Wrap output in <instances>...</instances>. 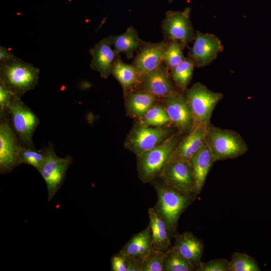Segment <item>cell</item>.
Here are the masks:
<instances>
[{
    "mask_svg": "<svg viewBox=\"0 0 271 271\" xmlns=\"http://www.w3.org/2000/svg\"><path fill=\"white\" fill-rule=\"evenodd\" d=\"M156 191L157 201L153 207L163 220L171 239L177 233L179 220L182 214L195 201L198 194L185 193L162 181L151 182Z\"/></svg>",
    "mask_w": 271,
    "mask_h": 271,
    "instance_id": "obj_1",
    "label": "cell"
},
{
    "mask_svg": "<svg viewBox=\"0 0 271 271\" xmlns=\"http://www.w3.org/2000/svg\"><path fill=\"white\" fill-rule=\"evenodd\" d=\"M39 74L38 67L16 56L0 62V82L18 98L36 87Z\"/></svg>",
    "mask_w": 271,
    "mask_h": 271,
    "instance_id": "obj_2",
    "label": "cell"
},
{
    "mask_svg": "<svg viewBox=\"0 0 271 271\" xmlns=\"http://www.w3.org/2000/svg\"><path fill=\"white\" fill-rule=\"evenodd\" d=\"M204 143L214 163L237 158L248 150L246 143L237 131L211 123L207 126Z\"/></svg>",
    "mask_w": 271,
    "mask_h": 271,
    "instance_id": "obj_3",
    "label": "cell"
},
{
    "mask_svg": "<svg viewBox=\"0 0 271 271\" xmlns=\"http://www.w3.org/2000/svg\"><path fill=\"white\" fill-rule=\"evenodd\" d=\"M182 134L177 131L164 143L137 156L138 177L142 183H151L159 177Z\"/></svg>",
    "mask_w": 271,
    "mask_h": 271,
    "instance_id": "obj_4",
    "label": "cell"
},
{
    "mask_svg": "<svg viewBox=\"0 0 271 271\" xmlns=\"http://www.w3.org/2000/svg\"><path fill=\"white\" fill-rule=\"evenodd\" d=\"M177 131L175 127L168 125L152 126L139 122L128 133L124 148L137 156L164 143Z\"/></svg>",
    "mask_w": 271,
    "mask_h": 271,
    "instance_id": "obj_5",
    "label": "cell"
},
{
    "mask_svg": "<svg viewBox=\"0 0 271 271\" xmlns=\"http://www.w3.org/2000/svg\"><path fill=\"white\" fill-rule=\"evenodd\" d=\"M186 97L192 113L194 125L208 126L213 111L223 94L212 91L202 83L196 82L187 89Z\"/></svg>",
    "mask_w": 271,
    "mask_h": 271,
    "instance_id": "obj_6",
    "label": "cell"
},
{
    "mask_svg": "<svg viewBox=\"0 0 271 271\" xmlns=\"http://www.w3.org/2000/svg\"><path fill=\"white\" fill-rule=\"evenodd\" d=\"M42 150L45 159L38 171L46 183L48 200L50 201L62 186L66 172L72 163L73 158L70 156L65 158L58 157L51 143Z\"/></svg>",
    "mask_w": 271,
    "mask_h": 271,
    "instance_id": "obj_7",
    "label": "cell"
},
{
    "mask_svg": "<svg viewBox=\"0 0 271 271\" xmlns=\"http://www.w3.org/2000/svg\"><path fill=\"white\" fill-rule=\"evenodd\" d=\"M9 118L15 132L23 146L35 149L33 134L40 119L20 98L15 97L9 110Z\"/></svg>",
    "mask_w": 271,
    "mask_h": 271,
    "instance_id": "obj_8",
    "label": "cell"
},
{
    "mask_svg": "<svg viewBox=\"0 0 271 271\" xmlns=\"http://www.w3.org/2000/svg\"><path fill=\"white\" fill-rule=\"evenodd\" d=\"M23 145L15 132L8 114L0 116V173H10L21 165L20 152Z\"/></svg>",
    "mask_w": 271,
    "mask_h": 271,
    "instance_id": "obj_9",
    "label": "cell"
},
{
    "mask_svg": "<svg viewBox=\"0 0 271 271\" xmlns=\"http://www.w3.org/2000/svg\"><path fill=\"white\" fill-rule=\"evenodd\" d=\"M159 177L166 184L182 192L196 193L193 172L189 161L171 156Z\"/></svg>",
    "mask_w": 271,
    "mask_h": 271,
    "instance_id": "obj_10",
    "label": "cell"
},
{
    "mask_svg": "<svg viewBox=\"0 0 271 271\" xmlns=\"http://www.w3.org/2000/svg\"><path fill=\"white\" fill-rule=\"evenodd\" d=\"M163 106L171 122L178 131L188 133L194 126V119L186 96L178 92L163 98Z\"/></svg>",
    "mask_w": 271,
    "mask_h": 271,
    "instance_id": "obj_11",
    "label": "cell"
},
{
    "mask_svg": "<svg viewBox=\"0 0 271 271\" xmlns=\"http://www.w3.org/2000/svg\"><path fill=\"white\" fill-rule=\"evenodd\" d=\"M223 50V46L216 36L197 31L189 56L194 61L195 66L201 67L212 62Z\"/></svg>",
    "mask_w": 271,
    "mask_h": 271,
    "instance_id": "obj_12",
    "label": "cell"
},
{
    "mask_svg": "<svg viewBox=\"0 0 271 271\" xmlns=\"http://www.w3.org/2000/svg\"><path fill=\"white\" fill-rule=\"evenodd\" d=\"M189 14L188 9L183 12H169L162 25L164 34L171 40L178 41L184 46L195 38Z\"/></svg>",
    "mask_w": 271,
    "mask_h": 271,
    "instance_id": "obj_13",
    "label": "cell"
},
{
    "mask_svg": "<svg viewBox=\"0 0 271 271\" xmlns=\"http://www.w3.org/2000/svg\"><path fill=\"white\" fill-rule=\"evenodd\" d=\"M167 47V43L161 42L148 43L142 47L133 61L140 79L162 64Z\"/></svg>",
    "mask_w": 271,
    "mask_h": 271,
    "instance_id": "obj_14",
    "label": "cell"
},
{
    "mask_svg": "<svg viewBox=\"0 0 271 271\" xmlns=\"http://www.w3.org/2000/svg\"><path fill=\"white\" fill-rule=\"evenodd\" d=\"M173 239V247L196 269L202 261L204 250L202 240L190 231L177 232Z\"/></svg>",
    "mask_w": 271,
    "mask_h": 271,
    "instance_id": "obj_15",
    "label": "cell"
},
{
    "mask_svg": "<svg viewBox=\"0 0 271 271\" xmlns=\"http://www.w3.org/2000/svg\"><path fill=\"white\" fill-rule=\"evenodd\" d=\"M140 83L142 91L151 93L157 97L165 98L176 92L166 68L162 64L141 78Z\"/></svg>",
    "mask_w": 271,
    "mask_h": 271,
    "instance_id": "obj_16",
    "label": "cell"
},
{
    "mask_svg": "<svg viewBox=\"0 0 271 271\" xmlns=\"http://www.w3.org/2000/svg\"><path fill=\"white\" fill-rule=\"evenodd\" d=\"M111 44L107 38L101 40L89 53L92 57L90 68L98 72L101 78L106 79L111 74L112 65L118 54L111 48Z\"/></svg>",
    "mask_w": 271,
    "mask_h": 271,
    "instance_id": "obj_17",
    "label": "cell"
},
{
    "mask_svg": "<svg viewBox=\"0 0 271 271\" xmlns=\"http://www.w3.org/2000/svg\"><path fill=\"white\" fill-rule=\"evenodd\" d=\"M207 126L194 125L192 130L180 140L171 157L190 162L204 142Z\"/></svg>",
    "mask_w": 271,
    "mask_h": 271,
    "instance_id": "obj_18",
    "label": "cell"
},
{
    "mask_svg": "<svg viewBox=\"0 0 271 271\" xmlns=\"http://www.w3.org/2000/svg\"><path fill=\"white\" fill-rule=\"evenodd\" d=\"M190 162L195 182V192L198 195L202 190L207 175L214 163L204 141Z\"/></svg>",
    "mask_w": 271,
    "mask_h": 271,
    "instance_id": "obj_19",
    "label": "cell"
},
{
    "mask_svg": "<svg viewBox=\"0 0 271 271\" xmlns=\"http://www.w3.org/2000/svg\"><path fill=\"white\" fill-rule=\"evenodd\" d=\"M153 247L152 231L149 224L144 229L134 234L120 251L128 256L144 259Z\"/></svg>",
    "mask_w": 271,
    "mask_h": 271,
    "instance_id": "obj_20",
    "label": "cell"
},
{
    "mask_svg": "<svg viewBox=\"0 0 271 271\" xmlns=\"http://www.w3.org/2000/svg\"><path fill=\"white\" fill-rule=\"evenodd\" d=\"M157 97L145 91L126 93V111L130 117L140 120L157 103Z\"/></svg>",
    "mask_w": 271,
    "mask_h": 271,
    "instance_id": "obj_21",
    "label": "cell"
},
{
    "mask_svg": "<svg viewBox=\"0 0 271 271\" xmlns=\"http://www.w3.org/2000/svg\"><path fill=\"white\" fill-rule=\"evenodd\" d=\"M148 214L152 231L153 247L157 249L166 251L172 244L166 224L153 207L148 209Z\"/></svg>",
    "mask_w": 271,
    "mask_h": 271,
    "instance_id": "obj_22",
    "label": "cell"
},
{
    "mask_svg": "<svg viewBox=\"0 0 271 271\" xmlns=\"http://www.w3.org/2000/svg\"><path fill=\"white\" fill-rule=\"evenodd\" d=\"M107 38L118 54L122 53L128 58L132 57L133 52L142 44L137 31L132 26L120 35H110Z\"/></svg>",
    "mask_w": 271,
    "mask_h": 271,
    "instance_id": "obj_23",
    "label": "cell"
},
{
    "mask_svg": "<svg viewBox=\"0 0 271 271\" xmlns=\"http://www.w3.org/2000/svg\"><path fill=\"white\" fill-rule=\"evenodd\" d=\"M111 74L120 83L124 91L140 83V78L135 66L123 62L118 55L112 65Z\"/></svg>",
    "mask_w": 271,
    "mask_h": 271,
    "instance_id": "obj_24",
    "label": "cell"
},
{
    "mask_svg": "<svg viewBox=\"0 0 271 271\" xmlns=\"http://www.w3.org/2000/svg\"><path fill=\"white\" fill-rule=\"evenodd\" d=\"M196 268L172 246L165 251L163 271H194Z\"/></svg>",
    "mask_w": 271,
    "mask_h": 271,
    "instance_id": "obj_25",
    "label": "cell"
},
{
    "mask_svg": "<svg viewBox=\"0 0 271 271\" xmlns=\"http://www.w3.org/2000/svg\"><path fill=\"white\" fill-rule=\"evenodd\" d=\"M195 64L190 58L171 70V75L175 84L182 89H185L191 79Z\"/></svg>",
    "mask_w": 271,
    "mask_h": 271,
    "instance_id": "obj_26",
    "label": "cell"
},
{
    "mask_svg": "<svg viewBox=\"0 0 271 271\" xmlns=\"http://www.w3.org/2000/svg\"><path fill=\"white\" fill-rule=\"evenodd\" d=\"M142 124L152 126H164L171 124L170 118L163 105L156 104L139 120Z\"/></svg>",
    "mask_w": 271,
    "mask_h": 271,
    "instance_id": "obj_27",
    "label": "cell"
},
{
    "mask_svg": "<svg viewBox=\"0 0 271 271\" xmlns=\"http://www.w3.org/2000/svg\"><path fill=\"white\" fill-rule=\"evenodd\" d=\"M229 271H260L256 260L245 253L234 252L229 261Z\"/></svg>",
    "mask_w": 271,
    "mask_h": 271,
    "instance_id": "obj_28",
    "label": "cell"
},
{
    "mask_svg": "<svg viewBox=\"0 0 271 271\" xmlns=\"http://www.w3.org/2000/svg\"><path fill=\"white\" fill-rule=\"evenodd\" d=\"M184 47L176 40H171L167 44V49L162 57L167 69L171 70L186 59L182 52Z\"/></svg>",
    "mask_w": 271,
    "mask_h": 271,
    "instance_id": "obj_29",
    "label": "cell"
},
{
    "mask_svg": "<svg viewBox=\"0 0 271 271\" xmlns=\"http://www.w3.org/2000/svg\"><path fill=\"white\" fill-rule=\"evenodd\" d=\"M45 159L43 150L38 151L36 149L22 146L20 152L21 164H25L34 167L38 171L42 166Z\"/></svg>",
    "mask_w": 271,
    "mask_h": 271,
    "instance_id": "obj_30",
    "label": "cell"
},
{
    "mask_svg": "<svg viewBox=\"0 0 271 271\" xmlns=\"http://www.w3.org/2000/svg\"><path fill=\"white\" fill-rule=\"evenodd\" d=\"M165 251L153 248L143 260L142 271H163Z\"/></svg>",
    "mask_w": 271,
    "mask_h": 271,
    "instance_id": "obj_31",
    "label": "cell"
},
{
    "mask_svg": "<svg viewBox=\"0 0 271 271\" xmlns=\"http://www.w3.org/2000/svg\"><path fill=\"white\" fill-rule=\"evenodd\" d=\"M195 271H229V261L225 258H217L201 261Z\"/></svg>",
    "mask_w": 271,
    "mask_h": 271,
    "instance_id": "obj_32",
    "label": "cell"
},
{
    "mask_svg": "<svg viewBox=\"0 0 271 271\" xmlns=\"http://www.w3.org/2000/svg\"><path fill=\"white\" fill-rule=\"evenodd\" d=\"M16 96L0 82V116L9 113V110L13 100Z\"/></svg>",
    "mask_w": 271,
    "mask_h": 271,
    "instance_id": "obj_33",
    "label": "cell"
},
{
    "mask_svg": "<svg viewBox=\"0 0 271 271\" xmlns=\"http://www.w3.org/2000/svg\"><path fill=\"white\" fill-rule=\"evenodd\" d=\"M127 256L120 252L114 254L111 258V271H127Z\"/></svg>",
    "mask_w": 271,
    "mask_h": 271,
    "instance_id": "obj_34",
    "label": "cell"
},
{
    "mask_svg": "<svg viewBox=\"0 0 271 271\" xmlns=\"http://www.w3.org/2000/svg\"><path fill=\"white\" fill-rule=\"evenodd\" d=\"M143 260L127 256V271H142Z\"/></svg>",
    "mask_w": 271,
    "mask_h": 271,
    "instance_id": "obj_35",
    "label": "cell"
},
{
    "mask_svg": "<svg viewBox=\"0 0 271 271\" xmlns=\"http://www.w3.org/2000/svg\"><path fill=\"white\" fill-rule=\"evenodd\" d=\"M16 56L6 47L0 46V62H4L13 58Z\"/></svg>",
    "mask_w": 271,
    "mask_h": 271,
    "instance_id": "obj_36",
    "label": "cell"
}]
</instances>
